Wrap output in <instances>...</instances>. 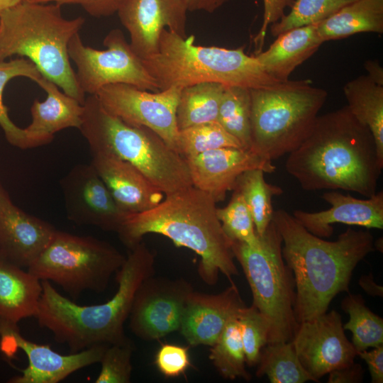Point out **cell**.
<instances>
[{
  "label": "cell",
  "mask_w": 383,
  "mask_h": 383,
  "mask_svg": "<svg viewBox=\"0 0 383 383\" xmlns=\"http://www.w3.org/2000/svg\"><path fill=\"white\" fill-rule=\"evenodd\" d=\"M382 168L370 130L347 106L318 116L285 162L306 191L342 189L367 198L376 194Z\"/></svg>",
  "instance_id": "1"
},
{
  "label": "cell",
  "mask_w": 383,
  "mask_h": 383,
  "mask_svg": "<svg viewBox=\"0 0 383 383\" xmlns=\"http://www.w3.org/2000/svg\"><path fill=\"white\" fill-rule=\"evenodd\" d=\"M272 221L282 239L283 259L293 273L298 323L325 313L339 293L348 292L353 270L375 250L368 231L349 227L329 241L308 231L284 209L274 211Z\"/></svg>",
  "instance_id": "2"
},
{
  "label": "cell",
  "mask_w": 383,
  "mask_h": 383,
  "mask_svg": "<svg viewBox=\"0 0 383 383\" xmlns=\"http://www.w3.org/2000/svg\"><path fill=\"white\" fill-rule=\"evenodd\" d=\"M228 204L216 209V215L227 236L232 240L243 243L250 247L260 244L253 219L243 196L233 190Z\"/></svg>",
  "instance_id": "37"
},
{
  "label": "cell",
  "mask_w": 383,
  "mask_h": 383,
  "mask_svg": "<svg viewBox=\"0 0 383 383\" xmlns=\"http://www.w3.org/2000/svg\"><path fill=\"white\" fill-rule=\"evenodd\" d=\"M292 341L301 364L316 382L331 372L353 364L357 355L335 310L299 323Z\"/></svg>",
  "instance_id": "15"
},
{
  "label": "cell",
  "mask_w": 383,
  "mask_h": 383,
  "mask_svg": "<svg viewBox=\"0 0 383 383\" xmlns=\"http://www.w3.org/2000/svg\"><path fill=\"white\" fill-rule=\"evenodd\" d=\"M57 229L50 223L15 205L0 183V255L22 267L35 260Z\"/></svg>",
  "instance_id": "19"
},
{
  "label": "cell",
  "mask_w": 383,
  "mask_h": 383,
  "mask_svg": "<svg viewBox=\"0 0 383 383\" xmlns=\"http://www.w3.org/2000/svg\"><path fill=\"white\" fill-rule=\"evenodd\" d=\"M38 84L47 93L45 101L35 99L31 107V123L24 128L29 148L47 145L55 134L69 128H79L82 122L83 104L61 91L44 76Z\"/></svg>",
  "instance_id": "23"
},
{
  "label": "cell",
  "mask_w": 383,
  "mask_h": 383,
  "mask_svg": "<svg viewBox=\"0 0 383 383\" xmlns=\"http://www.w3.org/2000/svg\"><path fill=\"white\" fill-rule=\"evenodd\" d=\"M91 155V164L124 212H143L163 200L165 194L131 163L107 155Z\"/></svg>",
  "instance_id": "22"
},
{
  "label": "cell",
  "mask_w": 383,
  "mask_h": 383,
  "mask_svg": "<svg viewBox=\"0 0 383 383\" xmlns=\"http://www.w3.org/2000/svg\"><path fill=\"white\" fill-rule=\"evenodd\" d=\"M103 43L106 48L104 50L87 46L79 33L69 43V57L77 66L76 78L85 94H96L104 87L113 84L160 91L120 29L109 31Z\"/></svg>",
  "instance_id": "11"
},
{
  "label": "cell",
  "mask_w": 383,
  "mask_h": 383,
  "mask_svg": "<svg viewBox=\"0 0 383 383\" xmlns=\"http://www.w3.org/2000/svg\"><path fill=\"white\" fill-rule=\"evenodd\" d=\"M134 345L128 337L121 342L107 345L101 363V371L95 383H129L132 373Z\"/></svg>",
  "instance_id": "39"
},
{
  "label": "cell",
  "mask_w": 383,
  "mask_h": 383,
  "mask_svg": "<svg viewBox=\"0 0 383 383\" xmlns=\"http://www.w3.org/2000/svg\"><path fill=\"white\" fill-rule=\"evenodd\" d=\"M367 76L376 83L383 85V69L377 60H368L365 62Z\"/></svg>",
  "instance_id": "47"
},
{
  "label": "cell",
  "mask_w": 383,
  "mask_h": 383,
  "mask_svg": "<svg viewBox=\"0 0 383 383\" xmlns=\"http://www.w3.org/2000/svg\"><path fill=\"white\" fill-rule=\"evenodd\" d=\"M108 345L99 344L77 353L61 355L49 345L25 338L18 324L0 319V348L11 356L18 350L27 356L28 365L11 383H57L73 372L100 362Z\"/></svg>",
  "instance_id": "14"
},
{
  "label": "cell",
  "mask_w": 383,
  "mask_h": 383,
  "mask_svg": "<svg viewBox=\"0 0 383 383\" xmlns=\"http://www.w3.org/2000/svg\"><path fill=\"white\" fill-rule=\"evenodd\" d=\"M83 106L79 130L91 153L131 163L165 195L193 186L186 159L153 131L109 113L94 94L85 98Z\"/></svg>",
  "instance_id": "6"
},
{
  "label": "cell",
  "mask_w": 383,
  "mask_h": 383,
  "mask_svg": "<svg viewBox=\"0 0 383 383\" xmlns=\"http://www.w3.org/2000/svg\"><path fill=\"white\" fill-rule=\"evenodd\" d=\"M364 370L360 364L355 362L348 367L331 372L329 383H357L363 379Z\"/></svg>",
  "instance_id": "44"
},
{
  "label": "cell",
  "mask_w": 383,
  "mask_h": 383,
  "mask_svg": "<svg viewBox=\"0 0 383 383\" xmlns=\"http://www.w3.org/2000/svg\"><path fill=\"white\" fill-rule=\"evenodd\" d=\"M33 2L77 4L89 15L94 17H106L113 15L123 0H28Z\"/></svg>",
  "instance_id": "42"
},
{
  "label": "cell",
  "mask_w": 383,
  "mask_h": 383,
  "mask_svg": "<svg viewBox=\"0 0 383 383\" xmlns=\"http://www.w3.org/2000/svg\"><path fill=\"white\" fill-rule=\"evenodd\" d=\"M188 11H203L213 13L228 0H182Z\"/></svg>",
  "instance_id": "45"
},
{
  "label": "cell",
  "mask_w": 383,
  "mask_h": 383,
  "mask_svg": "<svg viewBox=\"0 0 383 383\" xmlns=\"http://www.w3.org/2000/svg\"><path fill=\"white\" fill-rule=\"evenodd\" d=\"M341 308L349 315L343 326L352 333L357 353L383 345V319L365 305L361 294H349L343 299Z\"/></svg>",
  "instance_id": "31"
},
{
  "label": "cell",
  "mask_w": 383,
  "mask_h": 383,
  "mask_svg": "<svg viewBox=\"0 0 383 383\" xmlns=\"http://www.w3.org/2000/svg\"><path fill=\"white\" fill-rule=\"evenodd\" d=\"M245 306L233 282L216 294L193 291L184 305L179 331L190 346H211Z\"/></svg>",
  "instance_id": "20"
},
{
  "label": "cell",
  "mask_w": 383,
  "mask_h": 383,
  "mask_svg": "<svg viewBox=\"0 0 383 383\" xmlns=\"http://www.w3.org/2000/svg\"><path fill=\"white\" fill-rule=\"evenodd\" d=\"M62 5L23 1L0 13V61L14 55L26 57L62 91L82 104L81 90L71 66L69 43L85 18H65Z\"/></svg>",
  "instance_id": "5"
},
{
  "label": "cell",
  "mask_w": 383,
  "mask_h": 383,
  "mask_svg": "<svg viewBox=\"0 0 383 383\" xmlns=\"http://www.w3.org/2000/svg\"><path fill=\"white\" fill-rule=\"evenodd\" d=\"M359 284L361 288L369 295L372 296H382V286L377 284L373 278L372 273L367 275H362L359 279Z\"/></svg>",
  "instance_id": "46"
},
{
  "label": "cell",
  "mask_w": 383,
  "mask_h": 383,
  "mask_svg": "<svg viewBox=\"0 0 383 383\" xmlns=\"http://www.w3.org/2000/svg\"><path fill=\"white\" fill-rule=\"evenodd\" d=\"M318 23L289 29L277 36L267 50L255 55L262 70L277 82H285L294 70L323 43Z\"/></svg>",
  "instance_id": "24"
},
{
  "label": "cell",
  "mask_w": 383,
  "mask_h": 383,
  "mask_svg": "<svg viewBox=\"0 0 383 383\" xmlns=\"http://www.w3.org/2000/svg\"><path fill=\"white\" fill-rule=\"evenodd\" d=\"M23 1L26 0H0V13Z\"/></svg>",
  "instance_id": "48"
},
{
  "label": "cell",
  "mask_w": 383,
  "mask_h": 383,
  "mask_svg": "<svg viewBox=\"0 0 383 383\" xmlns=\"http://www.w3.org/2000/svg\"><path fill=\"white\" fill-rule=\"evenodd\" d=\"M238 320L246 363L257 365L262 349L268 343V323L252 304L241 309Z\"/></svg>",
  "instance_id": "38"
},
{
  "label": "cell",
  "mask_w": 383,
  "mask_h": 383,
  "mask_svg": "<svg viewBox=\"0 0 383 383\" xmlns=\"http://www.w3.org/2000/svg\"><path fill=\"white\" fill-rule=\"evenodd\" d=\"M155 364L167 377L184 374L191 365L189 348L177 344H162L155 355Z\"/></svg>",
  "instance_id": "40"
},
{
  "label": "cell",
  "mask_w": 383,
  "mask_h": 383,
  "mask_svg": "<svg viewBox=\"0 0 383 383\" xmlns=\"http://www.w3.org/2000/svg\"><path fill=\"white\" fill-rule=\"evenodd\" d=\"M355 0H294L289 13L270 26L274 37L296 27L322 21Z\"/></svg>",
  "instance_id": "36"
},
{
  "label": "cell",
  "mask_w": 383,
  "mask_h": 383,
  "mask_svg": "<svg viewBox=\"0 0 383 383\" xmlns=\"http://www.w3.org/2000/svg\"><path fill=\"white\" fill-rule=\"evenodd\" d=\"M186 160L192 185L211 195L216 203L233 190L238 177L244 172L260 169L272 173L276 169L272 161L245 148L215 149Z\"/></svg>",
  "instance_id": "18"
},
{
  "label": "cell",
  "mask_w": 383,
  "mask_h": 383,
  "mask_svg": "<svg viewBox=\"0 0 383 383\" xmlns=\"http://www.w3.org/2000/svg\"><path fill=\"white\" fill-rule=\"evenodd\" d=\"M182 0H123L117 13L130 35V45L142 60L157 53L164 29L187 37Z\"/></svg>",
  "instance_id": "17"
},
{
  "label": "cell",
  "mask_w": 383,
  "mask_h": 383,
  "mask_svg": "<svg viewBox=\"0 0 383 383\" xmlns=\"http://www.w3.org/2000/svg\"><path fill=\"white\" fill-rule=\"evenodd\" d=\"M210 347L209 359L221 377L231 380L251 379L245 369L246 359L238 317L227 323L217 341Z\"/></svg>",
  "instance_id": "32"
},
{
  "label": "cell",
  "mask_w": 383,
  "mask_h": 383,
  "mask_svg": "<svg viewBox=\"0 0 383 383\" xmlns=\"http://www.w3.org/2000/svg\"><path fill=\"white\" fill-rule=\"evenodd\" d=\"M321 198L331 205L328 209L318 212L296 209L292 214L298 223L318 237H331L334 231L332 225L338 223L368 229L383 228L382 191L362 199L331 190L324 192Z\"/></svg>",
  "instance_id": "21"
},
{
  "label": "cell",
  "mask_w": 383,
  "mask_h": 383,
  "mask_svg": "<svg viewBox=\"0 0 383 383\" xmlns=\"http://www.w3.org/2000/svg\"><path fill=\"white\" fill-rule=\"evenodd\" d=\"M264 174L260 169L247 170L238 177L233 189L243 196L258 236L264 234L272 221V197L283 193L279 187L267 183Z\"/></svg>",
  "instance_id": "29"
},
{
  "label": "cell",
  "mask_w": 383,
  "mask_h": 383,
  "mask_svg": "<svg viewBox=\"0 0 383 383\" xmlns=\"http://www.w3.org/2000/svg\"><path fill=\"white\" fill-rule=\"evenodd\" d=\"M257 366V377L267 376L271 383L315 382L301 364L292 341L267 343Z\"/></svg>",
  "instance_id": "30"
},
{
  "label": "cell",
  "mask_w": 383,
  "mask_h": 383,
  "mask_svg": "<svg viewBox=\"0 0 383 383\" xmlns=\"http://www.w3.org/2000/svg\"><path fill=\"white\" fill-rule=\"evenodd\" d=\"M225 87L220 83L203 82L182 88L176 113L179 131L217 121Z\"/></svg>",
  "instance_id": "28"
},
{
  "label": "cell",
  "mask_w": 383,
  "mask_h": 383,
  "mask_svg": "<svg viewBox=\"0 0 383 383\" xmlns=\"http://www.w3.org/2000/svg\"><path fill=\"white\" fill-rule=\"evenodd\" d=\"M343 93L351 113L370 130L383 161V85L361 75L347 82Z\"/></svg>",
  "instance_id": "27"
},
{
  "label": "cell",
  "mask_w": 383,
  "mask_h": 383,
  "mask_svg": "<svg viewBox=\"0 0 383 383\" xmlns=\"http://www.w3.org/2000/svg\"><path fill=\"white\" fill-rule=\"evenodd\" d=\"M366 362L372 383L383 382V345L373 348L372 350L357 353Z\"/></svg>",
  "instance_id": "43"
},
{
  "label": "cell",
  "mask_w": 383,
  "mask_h": 383,
  "mask_svg": "<svg viewBox=\"0 0 383 383\" xmlns=\"http://www.w3.org/2000/svg\"><path fill=\"white\" fill-rule=\"evenodd\" d=\"M259 237L257 247L233 241V254L251 289L252 305L268 323V343L292 341L299 326L294 309L296 288L282 255V239L272 221Z\"/></svg>",
  "instance_id": "9"
},
{
  "label": "cell",
  "mask_w": 383,
  "mask_h": 383,
  "mask_svg": "<svg viewBox=\"0 0 383 383\" xmlns=\"http://www.w3.org/2000/svg\"><path fill=\"white\" fill-rule=\"evenodd\" d=\"M181 89L172 87L155 92L113 84L104 87L94 95L109 113L131 125L151 129L177 151L176 113Z\"/></svg>",
  "instance_id": "12"
},
{
  "label": "cell",
  "mask_w": 383,
  "mask_h": 383,
  "mask_svg": "<svg viewBox=\"0 0 383 383\" xmlns=\"http://www.w3.org/2000/svg\"><path fill=\"white\" fill-rule=\"evenodd\" d=\"M294 0H263L264 14L262 26L254 38L257 51L261 52L268 27L278 21L284 15L287 7L293 5Z\"/></svg>",
  "instance_id": "41"
},
{
  "label": "cell",
  "mask_w": 383,
  "mask_h": 383,
  "mask_svg": "<svg viewBox=\"0 0 383 383\" xmlns=\"http://www.w3.org/2000/svg\"><path fill=\"white\" fill-rule=\"evenodd\" d=\"M17 77L29 78L38 84L43 75L35 65L26 58L21 57L9 62L0 61V126L10 144L21 149H27L29 146L24 128L18 127L12 122L2 99L6 84L11 79Z\"/></svg>",
  "instance_id": "35"
},
{
  "label": "cell",
  "mask_w": 383,
  "mask_h": 383,
  "mask_svg": "<svg viewBox=\"0 0 383 383\" xmlns=\"http://www.w3.org/2000/svg\"><path fill=\"white\" fill-rule=\"evenodd\" d=\"M154 253L140 241L129 249L117 271L116 294L106 302L96 305H79L60 294L49 281H41L43 291L34 317L71 353L121 342L127 338L124 323L136 292L145 279L154 274Z\"/></svg>",
  "instance_id": "4"
},
{
  "label": "cell",
  "mask_w": 383,
  "mask_h": 383,
  "mask_svg": "<svg viewBox=\"0 0 383 383\" xmlns=\"http://www.w3.org/2000/svg\"><path fill=\"white\" fill-rule=\"evenodd\" d=\"M60 187L67 216L75 223L117 233L128 214L118 206L91 163L73 167Z\"/></svg>",
  "instance_id": "16"
},
{
  "label": "cell",
  "mask_w": 383,
  "mask_h": 383,
  "mask_svg": "<svg viewBox=\"0 0 383 383\" xmlns=\"http://www.w3.org/2000/svg\"><path fill=\"white\" fill-rule=\"evenodd\" d=\"M251 149L271 161L290 153L306 138L328 93L307 79L250 89Z\"/></svg>",
  "instance_id": "8"
},
{
  "label": "cell",
  "mask_w": 383,
  "mask_h": 383,
  "mask_svg": "<svg viewBox=\"0 0 383 383\" xmlns=\"http://www.w3.org/2000/svg\"><path fill=\"white\" fill-rule=\"evenodd\" d=\"M323 43L360 33H383V0H355L319 22Z\"/></svg>",
  "instance_id": "26"
},
{
  "label": "cell",
  "mask_w": 383,
  "mask_h": 383,
  "mask_svg": "<svg viewBox=\"0 0 383 383\" xmlns=\"http://www.w3.org/2000/svg\"><path fill=\"white\" fill-rule=\"evenodd\" d=\"M250 117V89L226 86L217 121L248 149L252 146Z\"/></svg>",
  "instance_id": "33"
},
{
  "label": "cell",
  "mask_w": 383,
  "mask_h": 383,
  "mask_svg": "<svg viewBox=\"0 0 383 383\" xmlns=\"http://www.w3.org/2000/svg\"><path fill=\"white\" fill-rule=\"evenodd\" d=\"M125 260L126 256L108 242L57 230L27 270L40 281L54 282L77 299L86 291L106 290Z\"/></svg>",
  "instance_id": "10"
},
{
  "label": "cell",
  "mask_w": 383,
  "mask_h": 383,
  "mask_svg": "<svg viewBox=\"0 0 383 383\" xmlns=\"http://www.w3.org/2000/svg\"><path fill=\"white\" fill-rule=\"evenodd\" d=\"M41 281L0 255V319L16 323L35 316Z\"/></svg>",
  "instance_id": "25"
},
{
  "label": "cell",
  "mask_w": 383,
  "mask_h": 383,
  "mask_svg": "<svg viewBox=\"0 0 383 383\" xmlns=\"http://www.w3.org/2000/svg\"><path fill=\"white\" fill-rule=\"evenodd\" d=\"M216 202L209 194L191 186L170 194L148 211L126 215L117 233L131 249L148 233L170 238L200 256L198 274L208 285H215L219 273L231 282L238 274L233 241L216 215Z\"/></svg>",
  "instance_id": "3"
},
{
  "label": "cell",
  "mask_w": 383,
  "mask_h": 383,
  "mask_svg": "<svg viewBox=\"0 0 383 383\" xmlns=\"http://www.w3.org/2000/svg\"><path fill=\"white\" fill-rule=\"evenodd\" d=\"M142 61L160 91L203 82L248 89L269 87L281 82L266 74L255 55L245 53L243 47L228 49L196 45L193 35L182 37L167 29L160 36L157 53Z\"/></svg>",
  "instance_id": "7"
},
{
  "label": "cell",
  "mask_w": 383,
  "mask_h": 383,
  "mask_svg": "<svg viewBox=\"0 0 383 383\" xmlns=\"http://www.w3.org/2000/svg\"><path fill=\"white\" fill-rule=\"evenodd\" d=\"M192 284L184 279H145L135 295L128 316L131 331L139 338L158 340L179 330Z\"/></svg>",
  "instance_id": "13"
},
{
  "label": "cell",
  "mask_w": 383,
  "mask_h": 383,
  "mask_svg": "<svg viewBox=\"0 0 383 383\" xmlns=\"http://www.w3.org/2000/svg\"><path fill=\"white\" fill-rule=\"evenodd\" d=\"M222 148H244L217 121L179 131L177 151L184 159Z\"/></svg>",
  "instance_id": "34"
}]
</instances>
